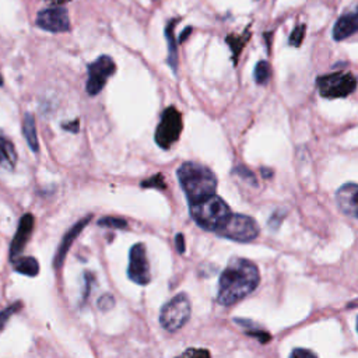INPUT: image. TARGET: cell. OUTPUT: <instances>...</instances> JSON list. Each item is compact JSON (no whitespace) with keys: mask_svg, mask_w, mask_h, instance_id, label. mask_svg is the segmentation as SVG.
<instances>
[{"mask_svg":"<svg viewBox=\"0 0 358 358\" xmlns=\"http://www.w3.org/2000/svg\"><path fill=\"white\" fill-rule=\"evenodd\" d=\"M260 283L257 266L244 257H234L223 271L219 282L217 301L223 307H231L252 294Z\"/></svg>","mask_w":358,"mask_h":358,"instance_id":"1","label":"cell"},{"mask_svg":"<svg viewBox=\"0 0 358 358\" xmlns=\"http://www.w3.org/2000/svg\"><path fill=\"white\" fill-rule=\"evenodd\" d=\"M176 175L191 205L216 195L217 178L210 168L198 162H184Z\"/></svg>","mask_w":358,"mask_h":358,"instance_id":"2","label":"cell"},{"mask_svg":"<svg viewBox=\"0 0 358 358\" xmlns=\"http://www.w3.org/2000/svg\"><path fill=\"white\" fill-rule=\"evenodd\" d=\"M230 214V206L216 195L191 205L192 219L201 228L207 231H217Z\"/></svg>","mask_w":358,"mask_h":358,"instance_id":"3","label":"cell"},{"mask_svg":"<svg viewBox=\"0 0 358 358\" xmlns=\"http://www.w3.org/2000/svg\"><path fill=\"white\" fill-rule=\"evenodd\" d=\"M357 77L348 71H336L316 80L318 93L323 99H344L355 92Z\"/></svg>","mask_w":358,"mask_h":358,"instance_id":"4","label":"cell"},{"mask_svg":"<svg viewBox=\"0 0 358 358\" xmlns=\"http://www.w3.org/2000/svg\"><path fill=\"white\" fill-rule=\"evenodd\" d=\"M192 314L191 301L187 294L181 293L169 300L160 312V323L168 332H176L185 326Z\"/></svg>","mask_w":358,"mask_h":358,"instance_id":"5","label":"cell"},{"mask_svg":"<svg viewBox=\"0 0 358 358\" xmlns=\"http://www.w3.org/2000/svg\"><path fill=\"white\" fill-rule=\"evenodd\" d=\"M217 235L235 242H250L259 235V225L255 219L245 214L231 213L223 225L216 231Z\"/></svg>","mask_w":358,"mask_h":358,"instance_id":"6","label":"cell"},{"mask_svg":"<svg viewBox=\"0 0 358 358\" xmlns=\"http://www.w3.org/2000/svg\"><path fill=\"white\" fill-rule=\"evenodd\" d=\"M182 115L175 107H168L160 119V123L155 130V143L168 150L173 143L178 142L179 136L182 133Z\"/></svg>","mask_w":358,"mask_h":358,"instance_id":"7","label":"cell"},{"mask_svg":"<svg viewBox=\"0 0 358 358\" xmlns=\"http://www.w3.org/2000/svg\"><path fill=\"white\" fill-rule=\"evenodd\" d=\"M115 62L108 56L103 55L92 65H88V80L85 90L90 96H97L105 87L110 76L115 73Z\"/></svg>","mask_w":358,"mask_h":358,"instance_id":"8","label":"cell"},{"mask_svg":"<svg viewBox=\"0 0 358 358\" xmlns=\"http://www.w3.org/2000/svg\"><path fill=\"white\" fill-rule=\"evenodd\" d=\"M129 279L139 284L147 286L151 282L150 263L147 259V249L144 244H136L129 252V267H128Z\"/></svg>","mask_w":358,"mask_h":358,"instance_id":"9","label":"cell"},{"mask_svg":"<svg viewBox=\"0 0 358 358\" xmlns=\"http://www.w3.org/2000/svg\"><path fill=\"white\" fill-rule=\"evenodd\" d=\"M37 26L49 33H66L70 28L69 13L63 8H49L41 10L37 16Z\"/></svg>","mask_w":358,"mask_h":358,"instance_id":"10","label":"cell"},{"mask_svg":"<svg viewBox=\"0 0 358 358\" xmlns=\"http://www.w3.org/2000/svg\"><path fill=\"white\" fill-rule=\"evenodd\" d=\"M336 202L346 216L358 219V184H346L339 188Z\"/></svg>","mask_w":358,"mask_h":358,"instance_id":"11","label":"cell"},{"mask_svg":"<svg viewBox=\"0 0 358 358\" xmlns=\"http://www.w3.org/2000/svg\"><path fill=\"white\" fill-rule=\"evenodd\" d=\"M34 230V216L33 214H24L19 223L17 231L15 234V238L10 245V259L12 262L19 257V255L24 250L27 242L31 238Z\"/></svg>","mask_w":358,"mask_h":358,"instance_id":"12","label":"cell"},{"mask_svg":"<svg viewBox=\"0 0 358 358\" xmlns=\"http://www.w3.org/2000/svg\"><path fill=\"white\" fill-rule=\"evenodd\" d=\"M90 220H92V216L84 217L81 221L76 223V224L66 232V235L63 237V239H62V242H60V245H59V248H58V250H56V255H55V260H53L55 267H60V266L65 263V259H66V256H67V252H69V249L71 248L74 239L80 235V232H81L83 228L90 223Z\"/></svg>","mask_w":358,"mask_h":358,"instance_id":"13","label":"cell"},{"mask_svg":"<svg viewBox=\"0 0 358 358\" xmlns=\"http://www.w3.org/2000/svg\"><path fill=\"white\" fill-rule=\"evenodd\" d=\"M358 33V9L355 12L341 16L333 27V38L336 41L347 40L348 37Z\"/></svg>","mask_w":358,"mask_h":358,"instance_id":"14","label":"cell"},{"mask_svg":"<svg viewBox=\"0 0 358 358\" xmlns=\"http://www.w3.org/2000/svg\"><path fill=\"white\" fill-rule=\"evenodd\" d=\"M17 164V151L15 144L0 135V169L13 171Z\"/></svg>","mask_w":358,"mask_h":358,"instance_id":"15","label":"cell"},{"mask_svg":"<svg viewBox=\"0 0 358 358\" xmlns=\"http://www.w3.org/2000/svg\"><path fill=\"white\" fill-rule=\"evenodd\" d=\"M178 20H171L165 27V38L168 42V63L172 67L173 71H176L178 67V49H176V41H175V26Z\"/></svg>","mask_w":358,"mask_h":358,"instance_id":"16","label":"cell"},{"mask_svg":"<svg viewBox=\"0 0 358 358\" xmlns=\"http://www.w3.org/2000/svg\"><path fill=\"white\" fill-rule=\"evenodd\" d=\"M15 271L20 275L34 278L40 273V264L35 257L33 256H24V257H17L13 260Z\"/></svg>","mask_w":358,"mask_h":358,"instance_id":"17","label":"cell"},{"mask_svg":"<svg viewBox=\"0 0 358 358\" xmlns=\"http://www.w3.org/2000/svg\"><path fill=\"white\" fill-rule=\"evenodd\" d=\"M23 133L24 137L30 146V148L34 153H38L40 150V143H38V136H37V128H35V119L31 114H26L23 119Z\"/></svg>","mask_w":358,"mask_h":358,"instance_id":"18","label":"cell"},{"mask_svg":"<svg viewBox=\"0 0 358 358\" xmlns=\"http://www.w3.org/2000/svg\"><path fill=\"white\" fill-rule=\"evenodd\" d=\"M235 323H238L239 326L244 327V332L248 333L249 336H253L256 339L260 340V343H267L268 340H271V334L266 333L263 329H260L259 326H256L253 322L250 321H245V319H239V318H235L234 319Z\"/></svg>","mask_w":358,"mask_h":358,"instance_id":"19","label":"cell"},{"mask_svg":"<svg viewBox=\"0 0 358 358\" xmlns=\"http://www.w3.org/2000/svg\"><path fill=\"white\" fill-rule=\"evenodd\" d=\"M253 76L257 84H266L268 80H271V76H272L271 65H268L266 60H260L255 67Z\"/></svg>","mask_w":358,"mask_h":358,"instance_id":"20","label":"cell"},{"mask_svg":"<svg viewBox=\"0 0 358 358\" xmlns=\"http://www.w3.org/2000/svg\"><path fill=\"white\" fill-rule=\"evenodd\" d=\"M249 40V34L246 33L245 37H234V35H230L227 37V42L230 45V48L232 49V55H234V62L237 63V59L244 48V44Z\"/></svg>","mask_w":358,"mask_h":358,"instance_id":"21","label":"cell"},{"mask_svg":"<svg viewBox=\"0 0 358 358\" xmlns=\"http://www.w3.org/2000/svg\"><path fill=\"white\" fill-rule=\"evenodd\" d=\"M305 31H307V26H305V24L297 26V27L293 30L291 35H290V40H289L290 45H291V46H296V48L301 46V44H302V41H304V38H305Z\"/></svg>","mask_w":358,"mask_h":358,"instance_id":"22","label":"cell"},{"mask_svg":"<svg viewBox=\"0 0 358 358\" xmlns=\"http://www.w3.org/2000/svg\"><path fill=\"white\" fill-rule=\"evenodd\" d=\"M175 358H212V354L206 348H188Z\"/></svg>","mask_w":358,"mask_h":358,"instance_id":"23","label":"cell"},{"mask_svg":"<svg viewBox=\"0 0 358 358\" xmlns=\"http://www.w3.org/2000/svg\"><path fill=\"white\" fill-rule=\"evenodd\" d=\"M101 227H108V228H118L123 230L128 227V223L123 219H117V217H104L99 221Z\"/></svg>","mask_w":358,"mask_h":358,"instance_id":"24","label":"cell"},{"mask_svg":"<svg viewBox=\"0 0 358 358\" xmlns=\"http://www.w3.org/2000/svg\"><path fill=\"white\" fill-rule=\"evenodd\" d=\"M20 307H22V304H20V302H16L15 305H10V307H8L5 311L0 312V330H2V329L5 327V325L8 323V321L10 319V316L15 315V314L20 309Z\"/></svg>","mask_w":358,"mask_h":358,"instance_id":"25","label":"cell"},{"mask_svg":"<svg viewBox=\"0 0 358 358\" xmlns=\"http://www.w3.org/2000/svg\"><path fill=\"white\" fill-rule=\"evenodd\" d=\"M143 188H157V189H164L165 188V181H164V176L161 173H157L154 176H151L147 181H144L142 184Z\"/></svg>","mask_w":358,"mask_h":358,"instance_id":"26","label":"cell"},{"mask_svg":"<svg viewBox=\"0 0 358 358\" xmlns=\"http://www.w3.org/2000/svg\"><path fill=\"white\" fill-rule=\"evenodd\" d=\"M290 358H318V355L308 348H294L290 354Z\"/></svg>","mask_w":358,"mask_h":358,"instance_id":"27","label":"cell"},{"mask_svg":"<svg viewBox=\"0 0 358 358\" xmlns=\"http://www.w3.org/2000/svg\"><path fill=\"white\" fill-rule=\"evenodd\" d=\"M114 304H115L114 297L110 296V294H105V296H103V297L99 300V307H100L101 311H108V309H111V308L114 307Z\"/></svg>","mask_w":358,"mask_h":358,"instance_id":"28","label":"cell"},{"mask_svg":"<svg viewBox=\"0 0 358 358\" xmlns=\"http://www.w3.org/2000/svg\"><path fill=\"white\" fill-rule=\"evenodd\" d=\"M175 245H176V249L179 253H185V239H184L182 234H176Z\"/></svg>","mask_w":358,"mask_h":358,"instance_id":"29","label":"cell"},{"mask_svg":"<svg viewBox=\"0 0 358 358\" xmlns=\"http://www.w3.org/2000/svg\"><path fill=\"white\" fill-rule=\"evenodd\" d=\"M62 126H63V129L70 130V132H73V133H77V132H78V121H74V122H70V123H63Z\"/></svg>","mask_w":358,"mask_h":358,"instance_id":"30","label":"cell"},{"mask_svg":"<svg viewBox=\"0 0 358 358\" xmlns=\"http://www.w3.org/2000/svg\"><path fill=\"white\" fill-rule=\"evenodd\" d=\"M192 31V27H188L184 33H182V35H181V38H179V44H182L188 37H189V33Z\"/></svg>","mask_w":358,"mask_h":358,"instance_id":"31","label":"cell"},{"mask_svg":"<svg viewBox=\"0 0 358 358\" xmlns=\"http://www.w3.org/2000/svg\"><path fill=\"white\" fill-rule=\"evenodd\" d=\"M46 2L53 3V5H63L66 2H70V0H46Z\"/></svg>","mask_w":358,"mask_h":358,"instance_id":"32","label":"cell"},{"mask_svg":"<svg viewBox=\"0 0 358 358\" xmlns=\"http://www.w3.org/2000/svg\"><path fill=\"white\" fill-rule=\"evenodd\" d=\"M0 85H3V78H2V74H0Z\"/></svg>","mask_w":358,"mask_h":358,"instance_id":"33","label":"cell"},{"mask_svg":"<svg viewBox=\"0 0 358 358\" xmlns=\"http://www.w3.org/2000/svg\"><path fill=\"white\" fill-rule=\"evenodd\" d=\"M357 332H358V318H357Z\"/></svg>","mask_w":358,"mask_h":358,"instance_id":"34","label":"cell"}]
</instances>
